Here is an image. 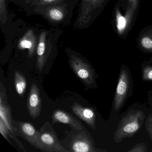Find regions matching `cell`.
Listing matches in <instances>:
<instances>
[{"label": "cell", "mask_w": 152, "mask_h": 152, "mask_svg": "<svg viewBox=\"0 0 152 152\" xmlns=\"http://www.w3.org/2000/svg\"><path fill=\"white\" fill-rule=\"evenodd\" d=\"M135 11L130 4L124 15H122L119 9L116 10L115 22L116 29L119 34H123L127 31L132 21Z\"/></svg>", "instance_id": "4fadbf2b"}, {"label": "cell", "mask_w": 152, "mask_h": 152, "mask_svg": "<svg viewBox=\"0 0 152 152\" xmlns=\"http://www.w3.org/2000/svg\"><path fill=\"white\" fill-rule=\"evenodd\" d=\"M145 115L142 110H130L119 121L114 133L113 140L120 143L124 139L134 136L142 127Z\"/></svg>", "instance_id": "6da1fadb"}, {"label": "cell", "mask_w": 152, "mask_h": 152, "mask_svg": "<svg viewBox=\"0 0 152 152\" xmlns=\"http://www.w3.org/2000/svg\"><path fill=\"white\" fill-rule=\"evenodd\" d=\"M130 5L133 10H136L138 5V0H128Z\"/></svg>", "instance_id": "cb8c5ba5"}, {"label": "cell", "mask_w": 152, "mask_h": 152, "mask_svg": "<svg viewBox=\"0 0 152 152\" xmlns=\"http://www.w3.org/2000/svg\"><path fill=\"white\" fill-rule=\"evenodd\" d=\"M107 0H82L80 17L78 19L79 26L87 24L91 18V14L99 8Z\"/></svg>", "instance_id": "9c48e42d"}, {"label": "cell", "mask_w": 152, "mask_h": 152, "mask_svg": "<svg viewBox=\"0 0 152 152\" xmlns=\"http://www.w3.org/2000/svg\"><path fill=\"white\" fill-rule=\"evenodd\" d=\"M127 152H147V146L145 143H140L134 145L129 150H127Z\"/></svg>", "instance_id": "7402d4cb"}, {"label": "cell", "mask_w": 152, "mask_h": 152, "mask_svg": "<svg viewBox=\"0 0 152 152\" xmlns=\"http://www.w3.org/2000/svg\"><path fill=\"white\" fill-rule=\"evenodd\" d=\"M26 107L29 115L34 120L40 115L42 110L40 91L38 85L34 83L31 85L30 93L27 98Z\"/></svg>", "instance_id": "ba28073f"}, {"label": "cell", "mask_w": 152, "mask_h": 152, "mask_svg": "<svg viewBox=\"0 0 152 152\" xmlns=\"http://www.w3.org/2000/svg\"><path fill=\"white\" fill-rule=\"evenodd\" d=\"M72 111L75 116L85 122L92 129L96 130V115L94 109L83 107L80 104L75 103L72 106Z\"/></svg>", "instance_id": "30bf717a"}, {"label": "cell", "mask_w": 152, "mask_h": 152, "mask_svg": "<svg viewBox=\"0 0 152 152\" xmlns=\"http://www.w3.org/2000/svg\"><path fill=\"white\" fill-rule=\"evenodd\" d=\"M38 43L37 36L33 30L31 29L28 30L19 40L18 48L19 50H28V57L32 58L35 55Z\"/></svg>", "instance_id": "7c38bea8"}, {"label": "cell", "mask_w": 152, "mask_h": 152, "mask_svg": "<svg viewBox=\"0 0 152 152\" xmlns=\"http://www.w3.org/2000/svg\"><path fill=\"white\" fill-rule=\"evenodd\" d=\"M70 152H105L107 151L98 148L94 140L85 130L74 136L70 144Z\"/></svg>", "instance_id": "277c9868"}, {"label": "cell", "mask_w": 152, "mask_h": 152, "mask_svg": "<svg viewBox=\"0 0 152 152\" xmlns=\"http://www.w3.org/2000/svg\"><path fill=\"white\" fill-rule=\"evenodd\" d=\"M36 12L42 15L50 22L58 23L62 22L66 15V9L56 5H36Z\"/></svg>", "instance_id": "52a82bcc"}, {"label": "cell", "mask_w": 152, "mask_h": 152, "mask_svg": "<svg viewBox=\"0 0 152 152\" xmlns=\"http://www.w3.org/2000/svg\"><path fill=\"white\" fill-rule=\"evenodd\" d=\"M41 142L46 148L47 152H68L59 143L56 132L48 123H46L39 130Z\"/></svg>", "instance_id": "5b68a950"}, {"label": "cell", "mask_w": 152, "mask_h": 152, "mask_svg": "<svg viewBox=\"0 0 152 152\" xmlns=\"http://www.w3.org/2000/svg\"><path fill=\"white\" fill-rule=\"evenodd\" d=\"M0 132L7 140H8L9 142L10 141L9 137H12V135H10V133L11 132L5 123L1 118H0Z\"/></svg>", "instance_id": "ffe728a7"}, {"label": "cell", "mask_w": 152, "mask_h": 152, "mask_svg": "<svg viewBox=\"0 0 152 152\" xmlns=\"http://www.w3.org/2000/svg\"><path fill=\"white\" fill-rule=\"evenodd\" d=\"M151 152H152V150H151Z\"/></svg>", "instance_id": "d4e9b609"}, {"label": "cell", "mask_w": 152, "mask_h": 152, "mask_svg": "<svg viewBox=\"0 0 152 152\" xmlns=\"http://www.w3.org/2000/svg\"><path fill=\"white\" fill-rule=\"evenodd\" d=\"M141 78L144 81H152V64L147 63L142 65Z\"/></svg>", "instance_id": "ac0fdd59"}, {"label": "cell", "mask_w": 152, "mask_h": 152, "mask_svg": "<svg viewBox=\"0 0 152 152\" xmlns=\"http://www.w3.org/2000/svg\"><path fill=\"white\" fill-rule=\"evenodd\" d=\"M52 124L61 123L68 124L71 128L79 131L85 130L84 126L79 120L69 113L63 110L60 109L55 110L52 113Z\"/></svg>", "instance_id": "8fae6325"}, {"label": "cell", "mask_w": 152, "mask_h": 152, "mask_svg": "<svg viewBox=\"0 0 152 152\" xmlns=\"http://www.w3.org/2000/svg\"><path fill=\"white\" fill-rule=\"evenodd\" d=\"M7 94L5 91H1L0 94V118L3 120L12 134H14L16 129L13 127L11 107L7 101Z\"/></svg>", "instance_id": "5bb4252c"}, {"label": "cell", "mask_w": 152, "mask_h": 152, "mask_svg": "<svg viewBox=\"0 0 152 152\" xmlns=\"http://www.w3.org/2000/svg\"><path fill=\"white\" fill-rule=\"evenodd\" d=\"M71 68L77 76L85 84L89 86L97 87L96 81V73L94 68L88 63L76 56H72L70 58Z\"/></svg>", "instance_id": "3957f363"}, {"label": "cell", "mask_w": 152, "mask_h": 152, "mask_svg": "<svg viewBox=\"0 0 152 152\" xmlns=\"http://www.w3.org/2000/svg\"><path fill=\"white\" fill-rule=\"evenodd\" d=\"M140 45L145 51L152 52V33L142 36L140 40Z\"/></svg>", "instance_id": "e0dca14e"}, {"label": "cell", "mask_w": 152, "mask_h": 152, "mask_svg": "<svg viewBox=\"0 0 152 152\" xmlns=\"http://www.w3.org/2000/svg\"><path fill=\"white\" fill-rule=\"evenodd\" d=\"M33 4L36 5H56L64 0H31Z\"/></svg>", "instance_id": "44dd1931"}, {"label": "cell", "mask_w": 152, "mask_h": 152, "mask_svg": "<svg viewBox=\"0 0 152 152\" xmlns=\"http://www.w3.org/2000/svg\"><path fill=\"white\" fill-rule=\"evenodd\" d=\"M48 33L43 31L40 34L38 41L36 53H37V63L36 66L39 71H41L47 62L46 54V38Z\"/></svg>", "instance_id": "9a60e30c"}, {"label": "cell", "mask_w": 152, "mask_h": 152, "mask_svg": "<svg viewBox=\"0 0 152 152\" xmlns=\"http://www.w3.org/2000/svg\"><path fill=\"white\" fill-rule=\"evenodd\" d=\"M14 83L17 93L21 97L23 98L26 90L27 81L25 75L20 71L15 72Z\"/></svg>", "instance_id": "2e32d148"}, {"label": "cell", "mask_w": 152, "mask_h": 152, "mask_svg": "<svg viewBox=\"0 0 152 152\" xmlns=\"http://www.w3.org/2000/svg\"><path fill=\"white\" fill-rule=\"evenodd\" d=\"M133 88V80L130 70L123 65L120 69L118 82L113 101L115 111H120L130 96Z\"/></svg>", "instance_id": "7a4b0ae2"}, {"label": "cell", "mask_w": 152, "mask_h": 152, "mask_svg": "<svg viewBox=\"0 0 152 152\" xmlns=\"http://www.w3.org/2000/svg\"><path fill=\"white\" fill-rule=\"evenodd\" d=\"M19 132L21 136L35 148L42 151H47L45 146L41 142L39 132L29 122H20Z\"/></svg>", "instance_id": "8992f818"}, {"label": "cell", "mask_w": 152, "mask_h": 152, "mask_svg": "<svg viewBox=\"0 0 152 152\" xmlns=\"http://www.w3.org/2000/svg\"><path fill=\"white\" fill-rule=\"evenodd\" d=\"M145 127L152 142V114L148 116L145 121Z\"/></svg>", "instance_id": "603a6c76"}, {"label": "cell", "mask_w": 152, "mask_h": 152, "mask_svg": "<svg viewBox=\"0 0 152 152\" xmlns=\"http://www.w3.org/2000/svg\"><path fill=\"white\" fill-rule=\"evenodd\" d=\"M6 0H0V20L2 24H5L7 20Z\"/></svg>", "instance_id": "d6986e66"}]
</instances>
